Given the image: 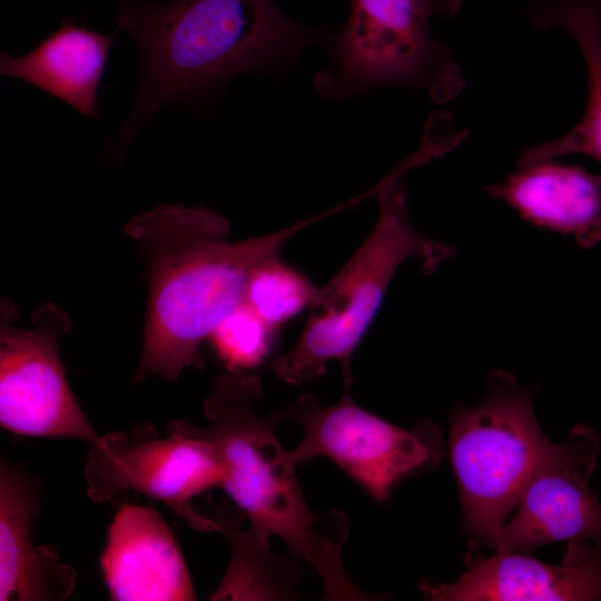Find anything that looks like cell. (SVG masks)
Instances as JSON below:
<instances>
[{
	"label": "cell",
	"instance_id": "1",
	"mask_svg": "<svg viewBox=\"0 0 601 601\" xmlns=\"http://www.w3.org/2000/svg\"><path fill=\"white\" fill-rule=\"evenodd\" d=\"M308 221L230 243L226 217L201 207L162 204L125 227L145 260L148 304L145 337L132 382L176 380L204 364L201 345L244 302L248 279Z\"/></svg>",
	"mask_w": 601,
	"mask_h": 601
},
{
	"label": "cell",
	"instance_id": "2",
	"mask_svg": "<svg viewBox=\"0 0 601 601\" xmlns=\"http://www.w3.org/2000/svg\"><path fill=\"white\" fill-rule=\"evenodd\" d=\"M115 19L137 43L142 71L114 158L160 107L203 101L240 73L272 71L304 47L329 41L327 32L293 21L273 0H126Z\"/></svg>",
	"mask_w": 601,
	"mask_h": 601
},
{
	"label": "cell",
	"instance_id": "3",
	"mask_svg": "<svg viewBox=\"0 0 601 601\" xmlns=\"http://www.w3.org/2000/svg\"><path fill=\"white\" fill-rule=\"evenodd\" d=\"M259 380L247 372L226 373L215 380L204 403L208 425L201 427L223 461L221 482L249 528L269 542L280 538L289 553L318 574L326 600H364L345 572L342 546L349 524L344 513L313 512L295 476V465L278 442L277 412L259 416Z\"/></svg>",
	"mask_w": 601,
	"mask_h": 601
},
{
	"label": "cell",
	"instance_id": "4",
	"mask_svg": "<svg viewBox=\"0 0 601 601\" xmlns=\"http://www.w3.org/2000/svg\"><path fill=\"white\" fill-rule=\"evenodd\" d=\"M400 176L397 171L380 185L378 214L370 234L327 284L317 288L296 344L272 362V370L283 382L298 385L315 380L336 361L342 366L344 387H349L354 353L400 266L415 258L425 273H432L453 255L451 245L412 226Z\"/></svg>",
	"mask_w": 601,
	"mask_h": 601
},
{
	"label": "cell",
	"instance_id": "5",
	"mask_svg": "<svg viewBox=\"0 0 601 601\" xmlns=\"http://www.w3.org/2000/svg\"><path fill=\"white\" fill-rule=\"evenodd\" d=\"M461 0H352L351 14L333 43L334 66L316 77L326 98L407 87L444 104L464 87L451 52L431 36L435 17H452Z\"/></svg>",
	"mask_w": 601,
	"mask_h": 601
},
{
	"label": "cell",
	"instance_id": "6",
	"mask_svg": "<svg viewBox=\"0 0 601 601\" xmlns=\"http://www.w3.org/2000/svg\"><path fill=\"white\" fill-rule=\"evenodd\" d=\"M550 444L522 390L499 388L454 414L450 454L464 525L480 545L492 546Z\"/></svg>",
	"mask_w": 601,
	"mask_h": 601
},
{
	"label": "cell",
	"instance_id": "7",
	"mask_svg": "<svg viewBox=\"0 0 601 601\" xmlns=\"http://www.w3.org/2000/svg\"><path fill=\"white\" fill-rule=\"evenodd\" d=\"M167 436L141 423L129 433L100 436L87 459V494L96 502L136 491L160 501L200 532H215L211 518L199 514L191 500L221 485L225 469L213 441L188 421H173Z\"/></svg>",
	"mask_w": 601,
	"mask_h": 601
},
{
	"label": "cell",
	"instance_id": "8",
	"mask_svg": "<svg viewBox=\"0 0 601 601\" xmlns=\"http://www.w3.org/2000/svg\"><path fill=\"white\" fill-rule=\"evenodd\" d=\"M344 387L339 400L321 405L311 394L278 411L282 421L296 422L304 434L289 452L296 466L325 456L375 501L383 502L405 476L436 463L442 454L439 430L427 423L404 428L358 406Z\"/></svg>",
	"mask_w": 601,
	"mask_h": 601
},
{
	"label": "cell",
	"instance_id": "9",
	"mask_svg": "<svg viewBox=\"0 0 601 601\" xmlns=\"http://www.w3.org/2000/svg\"><path fill=\"white\" fill-rule=\"evenodd\" d=\"M17 311L2 302L0 323V423L23 436L71 437L96 444L100 436L69 386L59 343L69 329L66 312L40 302L32 327L16 326Z\"/></svg>",
	"mask_w": 601,
	"mask_h": 601
},
{
	"label": "cell",
	"instance_id": "10",
	"mask_svg": "<svg viewBox=\"0 0 601 601\" xmlns=\"http://www.w3.org/2000/svg\"><path fill=\"white\" fill-rule=\"evenodd\" d=\"M598 451L595 432L581 425L565 442L551 443L526 482L514 516L491 548L524 553L559 541L601 544V503L589 486Z\"/></svg>",
	"mask_w": 601,
	"mask_h": 601
},
{
	"label": "cell",
	"instance_id": "11",
	"mask_svg": "<svg viewBox=\"0 0 601 601\" xmlns=\"http://www.w3.org/2000/svg\"><path fill=\"white\" fill-rule=\"evenodd\" d=\"M418 588L435 601L599 600L601 544L570 541L559 565L523 552L496 551L473 560L453 583L425 581Z\"/></svg>",
	"mask_w": 601,
	"mask_h": 601
},
{
	"label": "cell",
	"instance_id": "12",
	"mask_svg": "<svg viewBox=\"0 0 601 601\" xmlns=\"http://www.w3.org/2000/svg\"><path fill=\"white\" fill-rule=\"evenodd\" d=\"M110 599L186 601L196 595L181 552L151 508L125 504L115 515L101 556Z\"/></svg>",
	"mask_w": 601,
	"mask_h": 601
},
{
	"label": "cell",
	"instance_id": "13",
	"mask_svg": "<svg viewBox=\"0 0 601 601\" xmlns=\"http://www.w3.org/2000/svg\"><path fill=\"white\" fill-rule=\"evenodd\" d=\"M38 491L31 477L2 459L0 464V600H65L76 572L52 545L35 546L31 521Z\"/></svg>",
	"mask_w": 601,
	"mask_h": 601
},
{
	"label": "cell",
	"instance_id": "14",
	"mask_svg": "<svg viewBox=\"0 0 601 601\" xmlns=\"http://www.w3.org/2000/svg\"><path fill=\"white\" fill-rule=\"evenodd\" d=\"M486 190L538 227L570 235L585 247L601 243V176L543 160L516 167Z\"/></svg>",
	"mask_w": 601,
	"mask_h": 601
},
{
	"label": "cell",
	"instance_id": "15",
	"mask_svg": "<svg viewBox=\"0 0 601 601\" xmlns=\"http://www.w3.org/2000/svg\"><path fill=\"white\" fill-rule=\"evenodd\" d=\"M114 35H104L66 18L61 27L29 53L0 55V73L18 78L70 105L80 115L97 119L98 88Z\"/></svg>",
	"mask_w": 601,
	"mask_h": 601
},
{
	"label": "cell",
	"instance_id": "16",
	"mask_svg": "<svg viewBox=\"0 0 601 601\" xmlns=\"http://www.w3.org/2000/svg\"><path fill=\"white\" fill-rule=\"evenodd\" d=\"M538 29L559 27L577 42L588 71V98L579 122L563 136L525 148L518 166L579 154L601 162V0H525Z\"/></svg>",
	"mask_w": 601,
	"mask_h": 601
},
{
	"label": "cell",
	"instance_id": "17",
	"mask_svg": "<svg viewBox=\"0 0 601 601\" xmlns=\"http://www.w3.org/2000/svg\"><path fill=\"white\" fill-rule=\"evenodd\" d=\"M245 514L237 506L214 505L210 516L230 544V561L211 600L298 599L296 565L276 556L269 542L250 528H243Z\"/></svg>",
	"mask_w": 601,
	"mask_h": 601
},
{
	"label": "cell",
	"instance_id": "18",
	"mask_svg": "<svg viewBox=\"0 0 601 601\" xmlns=\"http://www.w3.org/2000/svg\"><path fill=\"white\" fill-rule=\"evenodd\" d=\"M316 292L313 282L279 254L254 269L244 302L267 324L278 328L309 307Z\"/></svg>",
	"mask_w": 601,
	"mask_h": 601
},
{
	"label": "cell",
	"instance_id": "19",
	"mask_svg": "<svg viewBox=\"0 0 601 601\" xmlns=\"http://www.w3.org/2000/svg\"><path fill=\"white\" fill-rule=\"evenodd\" d=\"M276 329L243 302L219 322L208 341L228 372H247L269 355Z\"/></svg>",
	"mask_w": 601,
	"mask_h": 601
}]
</instances>
